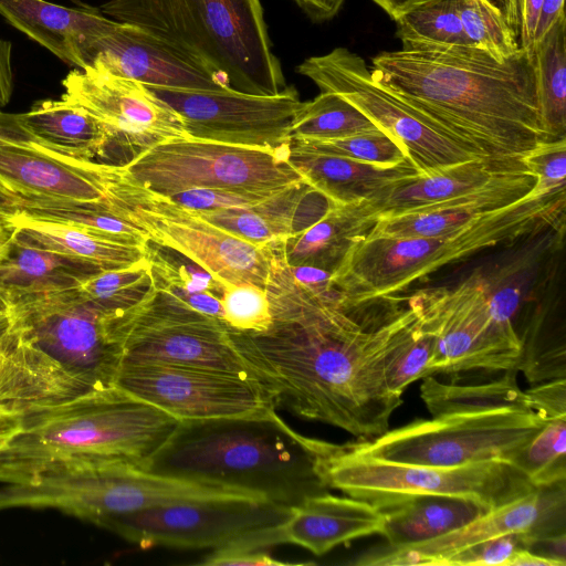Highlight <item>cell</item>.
Returning <instances> with one entry per match:
<instances>
[{
  "mask_svg": "<svg viewBox=\"0 0 566 566\" xmlns=\"http://www.w3.org/2000/svg\"><path fill=\"white\" fill-rule=\"evenodd\" d=\"M265 291L271 325L263 332L228 331L275 408L337 427L358 441L385 433L402 403L389 390L386 371L418 327V311L408 304L373 318L345 310L336 290L318 293L292 276L281 244L272 247Z\"/></svg>",
  "mask_w": 566,
  "mask_h": 566,
  "instance_id": "cell-1",
  "label": "cell"
},
{
  "mask_svg": "<svg viewBox=\"0 0 566 566\" xmlns=\"http://www.w3.org/2000/svg\"><path fill=\"white\" fill-rule=\"evenodd\" d=\"M374 77L479 158H520L544 132L534 54L522 48L499 61L473 46L382 51Z\"/></svg>",
  "mask_w": 566,
  "mask_h": 566,
  "instance_id": "cell-2",
  "label": "cell"
},
{
  "mask_svg": "<svg viewBox=\"0 0 566 566\" xmlns=\"http://www.w3.org/2000/svg\"><path fill=\"white\" fill-rule=\"evenodd\" d=\"M144 469L249 492L285 506L329 490L316 470L312 438L291 429L275 410L179 420Z\"/></svg>",
  "mask_w": 566,
  "mask_h": 566,
  "instance_id": "cell-3",
  "label": "cell"
},
{
  "mask_svg": "<svg viewBox=\"0 0 566 566\" xmlns=\"http://www.w3.org/2000/svg\"><path fill=\"white\" fill-rule=\"evenodd\" d=\"M565 188L525 198L494 210L465 228L440 237H376L355 243L332 273L345 310L390 298L440 268L501 243L548 228L563 230Z\"/></svg>",
  "mask_w": 566,
  "mask_h": 566,
  "instance_id": "cell-4",
  "label": "cell"
},
{
  "mask_svg": "<svg viewBox=\"0 0 566 566\" xmlns=\"http://www.w3.org/2000/svg\"><path fill=\"white\" fill-rule=\"evenodd\" d=\"M99 10L139 28L237 91L273 95L286 86L260 0H108Z\"/></svg>",
  "mask_w": 566,
  "mask_h": 566,
  "instance_id": "cell-5",
  "label": "cell"
},
{
  "mask_svg": "<svg viewBox=\"0 0 566 566\" xmlns=\"http://www.w3.org/2000/svg\"><path fill=\"white\" fill-rule=\"evenodd\" d=\"M178 421L115 385L94 389L21 417L0 447V484L53 461L111 459L144 469Z\"/></svg>",
  "mask_w": 566,
  "mask_h": 566,
  "instance_id": "cell-6",
  "label": "cell"
},
{
  "mask_svg": "<svg viewBox=\"0 0 566 566\" xmlns=\"http://www.w3.org/2000/svg\"><path fill=\"white\" fill-rule=\"evenodd\" d=\"M312 448L316 470L328 489L380 510L419 495L460 497L493 510L537 489L506 461L434 467L385 461L313 438Z\"/></svg>",
  "mask_w": 566,
  "mask_h": 566,
  "instance_id": "cell-7",
  "label": "cell"
},
{
  "mask_svg": "<svg viewBox=\"0 0 566 566\" xmlns=\"http://www.w3.org/2000/svg\"><path fill=\"white\" fill-rule=\"evenodd\" d=\"M31 496L40 510H55L101 527L113 517L169 503L268 501L249 492L160 475L111 459L49 463L36 475Z\"/></svg>",
  "mask_w": 566,
  "mask_h": 566,
  "instance_id": "cell-8",
  "label": "cell"
},
{
  "mask_svg": "<svg viewBox=\"0 0 566 566\" xmlns=\"http://www.w3.org/2000/svg\"><path fill=\"white\" fill-rule=\"evenodd\" d=\"M107 208L139 228L149 242L170 248L208 271L223 285L265 289L272 245H256L202 219L128 178L119 165L107 189Z\"/></svg>",
  "mask_w": 566,
  "mask_h": 566,
  "instance_id": "cell-9",
  "label": "cell"
},
{
  "mask_svg": "<svg viewBox=\"0 0 566 566\" xmlns=\"http://www.w3.org/2000/svg\"><path fill=\"white\" fill-rule=\"evenodd\" d=\"M290 147L264 149L190 136L158 143L122 165L138 185L169 196L188 189L277 193L305 181Z\"/></svg>",
  "mask_w": 566,
  "mask_h": 566,
  "instance_id": "cell-10",
  "label": "cell"
},
{
  "mask_svg": "<svg viewBox=\"0 0 566 566\" xmlns=\"http://www.w3.org/2000/svg\"><path fill=\"white\" fill-rule=\"evenodd\" d=\"M544 422L530 409L506 407L415 420L346 446L355 453L397 463L454 467L509 462Z\"/></svg>",
  "mask_w": 566,
  "mask_h": 566,
  "instance_id": "cell-11",
  "label": "cell"
},
{
  "mask_svg": "<svg viewBox=\"0 0 566 566\" xmlns=\"http://www.w3.org/2000/svg\"><path fill=\"white\" fill-rule=\"evenodd\" d=\"M105 325L123 360L212 369L259 382L221 319L154 284L135 305L107 315Z\"/></svg>",
  "mask_w": 566,
  "mask_h": 566,
  "instance_id": "cell-12",
  "label": "cell"
},
{
  "mask_svg": "<svg viewBox=\"0 0 566 566\" xmlns=\"http://www.w3.org/2000/svg\"><path fill=\"white\" fill-rule=\"evenodd\" d=\"M436 337L430 375L516 369L521 342L514 324L491 305V286L478 273L454 287L416 292L408 298Z\"/></svg>",
  "mask_w": 566,
  "mask_h": 566,
  "instance_id": "cell-13",
  "label": "cell"
},
{
  "mask_svg": "<svg viewBox=\"0 0 566 566\" xmlns=\"http://www.w3.org/2000/svg\"><path fill=\"white\" fill-rule=\"evenodd\" d=\"M290 514L291 506L270 501H186L119 515L103 528L142 548L217 549L243 543L270 549L280 545L276 527Z\"/></svg>",
  "mask_w": 566,
  "mask_h": 566,
  "instance_id": "cell-14",
  "label": "cell"
},
{
  "mask_svg": "<svg viewBox=\"0 0 566 566\" xmlns=\"http://www.w3.org/2000/svg\"><path fill=\"white\" fill-rule=\"evenodd\" d=\"M296 72L314 82L321 92L337 94L354 105L379 129L397 139L422 175L481 159L382 86L365 60L347 48L310 56L296 66Z\"/></svg>",
  "mask_w": 566,
  "mask_h": 566,
  "instance_id": "cell-15",
  "label": "cell"
},
{
  "mask_svg": "<svg viewBox=\"0 0 566 566\" xmlns=\"http://www.w3.org/2000/svg\"><path fill=\"white\" fill-rule=\"evenodd\" d=\"M10 327L98 387L115 385L123 354L107 335L106 315L77 290L17 296Z\"/></svg>",
  "mask_w": 566,
  "mask_h": 566,
  "instance_id": "cell-16",
  "label": "cell"
},
{
  "mask_svg": "<svg viewBox=\"0 0 566 566\" xmlns=\"http://www.w3.org/2000/svg\"><path fill=\"white\" fill-rule=\"evenodd\" d=\"M147 87L182 117L188 136L264 149L290 147L304 103L293 85L273 95Z\"/></svg>",
  "mask_w": 566,
  "mask_h": 566,
  "instance_id": "cell-17",
  "label": "cell"
},
{
  "mask_svg": "<svg viewBox=\"0 0 566 566\" xmlns=\"http://www.w3.org/2000/svg\"><path fill=\"white\" fill-rule=\"evenodd\" d=\"M115 386L177 420L245 417L275 410L259 382L212 369L123 360Z\"/></svg>",
  "mask_w": 566,
  "mask_h": 566,
  "instance_id": "cell-18",
  "label": "cell"
},
{
  "mask_svg": "<svg viewBox=\"0 0 566 566\" xmlns=\"http://www.w3.org/2000/svg\"><path fill=\"white\" fill-rule=\"evenodd\" d=\"M116 165L81 159L23 132L0 111V189L21 202L103 205Z\"/></svg>",
  "mask_w": 566,
  "mask_h": 566,
  "instance_id": "cell-19",
  "label": "cell"
},
{
  "mask_svg": "<svg viewBox=\"0 0 566 566\" xmlns=\"http://www.w3.org/2000/svg\"><path fill=\"white\" fill-rule=\"evenodd\" d=\"M62 85L61 98L95 117L111 144L128 149L133 157L158 143L188 136L182 117L140 82L75 67Z\"/></svg>",
  "mask_w": 566,
  "mask_h": 566,
  "instance_id": "cell-20",
  "label": "cell"
},
{
  "mask_svg": "<svg viewBox=\"0 0 566 566\" xmlns=\"http://www.w3.org/2000/svg\"><path fill=\"white\" fill-rule=\"evenodd\" d=\"M563 532H566V482L539 486L438 537L400 546L386 545L369 551L355 564L444 566L447 559L454 554L501 535L523 533L532 541Z\"/></svg>",
  "mask_w": 566,
  "mask_h": 566,
  "instance_id": "cell-21",
  "label": "cell"
},
{
  "mask_svg": "<svg viewBox=\"0 0 566 566\" xmlns=\"http://www.w3.org/2000/svg\"><path fill=\"white\" fill-rule=\"evenodd\" d=\"M85 67L106 71L146 86L221 91L228 82L137 27L118 22L87 46Z\"/></svg>",
  "mask_w": 566,
  "mask_h": 566,
  "instance_id": "cell-22",
  "label": "cell"
},
{
  "mask_svg": "<svg viewBox=\"0 0 566 566\" xmlns=\"http://www.w3.org/2000/svg\"><path fill=\"white\" fill-rule=\"evenodd\" d=\"M98 387L34 346L10 326L0 357V405L19 413L54 407Z\"/></svg>",
  "mask_w": 566,
  "mask_h": 566,
  "instance_id": "cell-23",
  "label": "cell"
},
{
  "mask_svg": "<svg viewBox=\"0 0 566 566\" xmlns=\"http://www.w3.org/2000/svg\"><path fill=\"white\" fill-rule=\"evenodd\" d=\"M336 205L303 181L250 207L196 210L206 221L256 245L281 244Z\"/></svg>",
  "mask_w": 566,
  "mask_h": 566,
  "instance_id": "cell-24",
  "label": "cell"
},
{
  "mask_svg": "<svg viewBox=\"0 0 566 566\" xmlns=\"http://www.w3.org/2000/svg\"><path fill=\"white\" fill-rule=\"evenodd\" d=\"M526 170L520 158L472 159L397 182L369 201L379 218L437 207Z\"/></svg>",
  "mask_w": 566,
  "mask_h": 566,
  "instance_id": "cell-25",
  "label": "cell"
},
{
  "mask_svg": "<svg viewBox=\"0 0 566 566\" xmlns=\"http://www.w3.org/2000/svg\"><path fill=\"white\" fill-rule=\"evenodd\" d=\"M384 513L377 506L326 492L291 506L277 532L281 544H294L321 556L338 545L381 534Z\"/></svg>",
  "mask_w": 566,
  "mask_h": 566,
  "instance_id": "cell-26",
  "label": "cell"
},
{
  "mask_svg": "<svg viewBox=\"0 0 566 566\" xmlns=\"http://www.w3.org/2000/svg\"><path fill=\"white\" fill-rule=\"evenodd\" d=\"M0 14L64 63L83 69L88 44L117 21L99 9L70 8L46 0H0Z\"/></svg>",
  "mask_w": 566,
  "mask_h": 566,
  "instance_id": "cell-27",
  "label": "cell"
},
{
  "mask_svg": "<svg viewBox=\"0 0 566 566\" xmlns=\"http://www.w3.org/2000/svg\"><path fill=\"white\" fill-rule=\"evenodd\" d=\"M537 179L527 170L512 178L418 212L379 218L366 238L440 237L457 232L490 212L528 196Z\"/></svg>",
  "mask_w": 566,
  "mask_h": 566,
  "instance_id": "cell-28",
  "label": "cell"
},
{
  "mask_svg": "<svg viewBox=\"0 0 566 566\" xmlns=\"http://www.w3.org/2000/svg\"><path fill=\"white\" fill-rule=\"evenodd\" d=\"M289 160L306 182L336 206L370 201L388 187L422 175L410 160L382 167L338 156L291 149Z\"/></svg>",
  "mask_w": 566,
  "mask_h": 566,
  "instance_id": "cell-29",
  "label": "cell"
},
{
  "mask_svg": "<svg viewBox=\"0 0 566 566\" xmlns=\"http://www.w3.org/2000/svg\"><path fill=\"white\" fill-rule=\"evenodd\" d=\"M24 241L82 262L97 272L120 270L148 260V245H130L90 234L61 222L19 210L6 219Z\"/></svg>",
  "mask_w": 566,
  "mask_h": 566,
  "instance_id": "cell-30",
  "label": "cell"
},
{
  "mask_svg": "<svg viewBox=\"0 0 566 566\" xmlns=\"http://www.w3.org/2000/svg\"><path fill=\"white\" fill-rule=\"evenodd\" d=\"M377 220L369 201L335 206L317 222L281 243L283 258L289 265H310L333 273Z\"/></svg>",
  "mask_w": 566,
  "mask_h": 566,
  "instance_id": "cell-31",
  "label": "cell"
},
{
  "mask_svg": "<svg viewBox=\"0 0 566 566\" xmlns=\"http://www.w3.org/2000/svg\"><path fill=\"white\" fill-rule=\"evenodd\" d=\"M97 273L82 262L38 248L14 232L0 251V295L8 304L21 295L77 287Z\"/></svg>",
  "mask_w": 566,
  "mask_h": 566,
  "instance_id": "cell-32",
  "label": "cell"
},
{
  "mask_svg": "<svg viewBox=\"0 0 566 566\" xmlns=\"http://www.w3.org/2000/svg\"><path fill=\"white\" fill-rule=\"evenodd\" d=\"M14 116L23 132L76 158L93 160L111 145L107 132L95 117L62 98L38 101L28 112Z\"/></svg>",
  "mask_w": 566,
  "mask_h": 566,
  "instance_id": "cell-33",
  "label": "cell"
},
{
  "mask_svg": "<svg viewBox=\"0 0 566 566\" xmlns=\"http://www.w3.org/2000/svg\"><path fill=\"white\" fill-rule=\"evenodd\" d=\"M381 511V535L387 545L400 546L452 532L491 510L460 497L419 495L394 503Z\"/></svg>",
  "mask_w": 566,
  "mask_h": 566,
  "instance_id": "cell-34",
  "label": "cell"
},
{
  "mask_svg": "<svg viewBox=\"0 0 566 566\" xmlns=\"http://www.w3.org/2000/svg\"><path fill=\"white\" fill-rule=\"evenodd\" d=\"M153 284L192 308L222 321L224 285L178 251L148 242ZM223 322V321H222Z\"/></svg>",
  "mask_w": 566,
  "mask_h": 566,
  "instance_id": "cell-35",
  "label": "cell"
},
{
  "mask_svg": "<svg viewBox=\"0 0 566 566\" xmlns=\"http://www.w3.org/2000/svg\"><path fill=\"white\" fill-rule=\"evenodd\" d=\"M516 375V369H510L495 380L471 385L447 384L429 375L422 378L420 396L432 417L506 407L528 409Z\"/></svg>",
  "mask_w": 566,
  "mask_h": 566,
  "instance_id": "cell-36",
  "label": "cell"
},
{
  "mask_svg": "<svg viewBox=\"0 0 566 566\" xmlns=\"http://www.w3.org/2000/svg\"><path fill=\"white\" fill-rule=\"evenodd\" d=\"M534 66L541 124L549 140L566 132V18L565 13L535 44Z\"/></svg>",
  "mask_w": 566,
  "mask_h": 566,
  "instance_id": "cell-37",
  "label": "cell"
},
{
  "mask_svg": "<svg viewBox=\"0 0 566 566\" xmlns=\"http://www.w3.org/2000/svg\"><path fill=\"white\" fill-rule=\"evenodd\" d=\"M396 22L405 50L472 46L463 31L458 0H430Z\"/></svg>",
  "mask_w": 566,
  "mask_h": 566,
  "instance_id": "cell-38",
  "label": "cell"
},
{
  "mask_svg": "<svg viewBox=\"0 0 566 566\" xmlns=\"http://www.w3.org/2000/svg\"><path fill=\"white\" fill-rule=\"evenodd\" d=\"M379 129L354 105L331 92L304 102L291 130V140H328Z\"/></svg>",
  "mask_w": 566,
  "mask_h": 566,
  "instance_id": "cell-39",
  "label": "cell"
},
{
  "mask_svg": "<svg viewBox=\"0 0 566 566\" xmlns=\"http://www.w3.org/2000/svg\"><path fill=\"white\" fill-rule=\"evenodd\" d=\"M30 216L78 228L90 234L130 245H148L146 234L103 205L25 202Z\"/></svg>",
  "mask_w": 566,
  "mask_h": 566,
  "instance_id": "cell-40",
  "label": "cell"
},
{
  "mask_svg": "<svg viewBox=\"0 0 566 566\" xmlns=\"http://www.w3.org/2000/svg\"><path fill=\"white\" fill-rule=\"evenodd\" d=\"M509 463L536 488L566 482V416L546 419Z\"/></svg>",
  "mask_w": 566,
  "mask_h": 566,
  "instance_id": "cell-41",
  "label": "cell"
},
{
  "mask_svg": "<svg viewBox=\"0 0 566 566\" xmlns=\"http://www.w3.org/2000/svg\"><path fill=\"white\" fill-rule=\"evenodd\" d=\"M290 149L338 156L382 167L410 160L405 147L381 129L328 140L295 139L290 142Z\"/></svg>",
  "mask_w": 566,
  "mask_h": 566,
  "instance_id": "cell-42",
  "label": "cell"
},
{
  "mask_svg": "<svg viewBox=\"0 0 566 566\" xmlns=\"http://www.w3.org/2000/svg\"><path fill=\"white\" fill-rule=\"evenodd\" d=\"M153 284L149 259L130 268L97 273L76 290L107 315L139 302Z\"/></svg>",
  "mask_w": 566,
  "mask_h": 566,
  "instance_id": "cell-43",
  "label": "cell"
},
{
  "mask_svg": "<svg viewBox=\"0 0 566 566\" xmlns=\"http://www.w3.org/2000/svg\"><path fill=\"white\" fill-rule=\"evenodd\" d=\"M458 10L464 34L473 48L499 61L518 50L516 35L504 12L492 0H458Z\"/></svg>",
  "mask_w": 566,
  "mask_h": 566,
  "instance_id": "cell-44",
  "label": "cell"
},
{
  "mask_svg": "<svg viewBox=\"0 0 566 566\" xmlns=\"http://www.w3.org/2000/svg\"><path fill=\"white\" fill-rule=\"evenodd\" d=\"M223 323L239 332H263L272 323L268 293L254 284H227L220 298Z\"/></svg>",
  "mask_w": 566,
  "mask_h": 566,
  "instance_id": "cell-45",
  "label": "cell"
},
{
  "mask_svg": "<svg viewBox=\"0 0 566 566\" xmlns=\"http://www.w3.org/2000/svg\"><path fill=\"white\" fill-rule=\"evenodd\" d=\"M434 346V334L423 326L420 318L412 336L395 353L387 368L386 381L392 394L401 396L410 384L430 375Z\"/></svg>",
  "mask_w": 566,
  "mask_h": 566,
  "instance_id": "cell-46",
  "label": "cell"
},
{
  "mask_svg": "<svg viewBox=\"0 0 566 566\" xmlns=\"http://www.w3.org/2000/svg\"><path fill=\"white\" fill-rule=\"evenodd\" d=\"M525 169L536 177V190L548 193L565 188L566 138L545 140L520 157Z\"/></svg>",
  "mask_w": 566,
  "mask_h": 566,
  "instance_id": "cell-47",
  "label": "cell"
},
{
  "mask_svg": "<svg viewBox=\"0 0 566 566\" xmlns=\"http://www.w3.org/2000/svg\"><path fill=\"white\" fill-rule=\"evenodd\" d=\"M530 539L531 537L523 533L501 535L454 554L447 559L444 566H506L516 551L526 548Z\"/></svg>",
  "mask_w": 566,
  "mask_h": 566,
  "instance_id": "cell-48",
  "label": "cell"
},
{
  "mask_svg": "<svg viewBox=\"0 0 566 566\" xmlns=\"http://www.w3.org/2000/svg\"><path fill=\"white\" fill-rule=\"evenodd\" d=\"M275 193L239 192L223 189H188L171 193L174 202L193 210H217L256 205Z\"/></svg>",
  "mask_w": 566,
  "mask_h": 566,
  "instance_id": "cell-49",
  "label": "cell"
},
{
  "mask_svg": "<svg viewBox=\"0 0 566 566\" xmlns=\"http://www.w3.org/2000/svg\"><path fill=\"white\" fill-rule=\"evenodd\" d=\"M198 564L205 566H284L292 565L275 559L269 552V548L235 543L230 544L217 549H212L201 562Z\"/></svg>",
  "mask_w": 566,
  "mask_h": 566,
  "instance_id": "cell-50",
  "label": "cell"
},
{
  "mask_svg": "<svg viewBox=\"0 0 566 566\" xmlns=\"http://www.w3.org/2000/svg\"><path fill=\"white\" fill-rule=\"evenodd\" d=\"M524 401L544 420L566 416V378L543 381L525 390Z\"/></svg>",
  "mask_w": 566,
  "mask_h": 566,
  "instance_id": "cell-51",
  "label": "cell"
},
{
  "mask_svg": "<svg viewBox=\"0 0 566 566\" xmlns=\"http://www.w3.org/2000/svg\"><path fill=\"white\" fill-rule=\"evenodd\" d=\"M526 548L556 566L566 565V532L536 537L528 542Z\"/></svg>",
  "mask_w": 566,
  "mask_h": 566,
  "instance_id": "cell-52",
  "label": "cell"
},
{
  "mask_svg": "<svg viewBox=\"0 0 566 566\" xmlns=\"http://www.w3.org/2000/svg\"><path fill=\"white\" fill-rule=\"evenodd\" d=\"M543 0H523L518 35L523 50L534 54L535 34Z\"/></svg>",
  "mask_w": 566,
  "mask_h": 566,
  "instance_id": "cell-53",
  "label": "cell"
},
{
  "mask_svg": "<svg viewBox=\"0 0 566 566\" xmlns=\"http://www.w3.org/2000/svg\"><path fill=\"white\" fill-rule=\"evenodd\" d=\"M313 22L333 19L342 9L345 0H291Z\"/></svg>",
  "mask_w": 566,
  "mask_h": 566,
  "instance_id": "cell-54",
  "label": "cell"
},
{
  "mask_svg": "<svg viewBox=\"0 0 566 566\" xmlns=\"http://www.w3.org/2000/svg\"><path fill=\"white\" fill-rule=\"evenodd\" d=\"M11 51V42L0 38V107L10 102L13 91Z\"/></svg>",
  "mask_w": 566,
  "mask_h": 566,
  "instance_id": "cell-55",
  "label": "cell"
},
{
  "mask_svg": "<svg viewBox=\"0 0 566 566\" xmlns=\"http://www.w3.org/2000/svg\"><path fill=\"white\" fill-rule=\"evenodd\" d=\"M564 13V0H543L535 34V44L548 32L553 24Z\"/></svg>",
  "mask_w": 566,
  "mask_h": 566,
  "instance_id": "cell-56",
  "label": "cell"
},
{
  "mask_svg": "<svg viewBox=\"0 0 566 566\" xmlns=\"http://www.w3.org/2000/svg\"><path fill=\"white\" fill-rule=\"evenodd\" d=\"M375 2L381 10H384L389 18L394 21H397L402 15L408 13L409 11L416 9L417 7L428 2L430 0H371Z\"/></svg>",
  "mask_w": 566,
  "mask_h": 566,
  "instance_id": "cell-57",
  "label": "cell"
},
{
  "mask_svg": "<svg viewBox=\"0 0 566 566\" xmlns=\"http://www.w3.org/2000/svg\"><path fill=\"white\" fill-rule=\"evenodd\" d=\"M21 428V416L0 405V447Z\"/></svg>",
  "mask_w": 566,
  "mask_h": 566,
  "instance_id": "cell-58",
  "label": "cell"
},
{
  "mask_svg": "<svg viewBox=\"0 0 566 566\" xmlns=\"http://www.w3.org/2000/svg\"><path fill=\"white\" fill-rule=\"evenodd\" d=\"M506 566H556V564L523 547L514 553Z\"/></svg>",
  "mask_w": 566,
  "mask_h": 566,
  "instance_id": "cell-59",
  "label": "cell"
},
{
  "mask_svg": "<svg viewBox=\"0 0 566 566\" xmlns=\"http://www.w3.org/2000/svg\"><path fill=\"white\" fill-rule=\"evenodd\" d=\"M522 3L523 0H505L504 2L505 9L503 12L516 36L518 35L521 27Z\"/></svg>",
  "mask_w": 566,
  "mask_h": 566,
  "instance_id": "cell-60",
  "label": "cell"
},
{
  "mask_svg": "<svg viewBox=\"0 0 566 566\" xmlns=\"http://www.w3.org/2000/svg\"><path fill=\"white\" fill-rule=\"evenodd\" d=\"M21 210V202L0 189V219L6 220Z\"/></svg>",
  "mask_w": 566,
  "mask_h": 566,
  "instance_id": "cell-61",
  "label": "cell"
},
{
  "mask_svg": "<svg viewBox=\"0 0 566 566\" xmlns=\"http://www.w3.org/2000/svg\"><path fill=\"white\" fill-rule=\"evenodd\" d=\"M11 324V316L9 310L0 313V335H2Z\"/></svg>",
  "mask_w": 566,
  "mask_h": 566,
  "instance_id": "cell-62",
  "label": "cell"
},
{
  "mask_svg": "<svg viewBox=\"0 0 566 566\" xmlns=\"http://www.w3.org/2000/svg\"><path fill=\"white\" fill-rule=\"evenodd\" d=\"M9 310V304L7 300L0 295V313L7 312Z\"/></svg>",
  "mask_w": 566,
  "mask_h": 566,
  "instance_id": "cell-63",
  "label": "cell"
},
{
  "mask_svg": "<svg viewBox=\"0 0 566 566\" xmlns=\"http://www.w3.org/2000/svg\"><path fill=\"white\" fill-rule=\"evenodd\" d=\"M6 333V332H4ZM3 333V334H4ZM3 334L0 335V357H1V352H2V342H3Z\"/></svg>",
  "mask_w": 566,
  "mask_h": 566,
  "instance_id": "cell-64",
  "label": "cell"
}]
</instances>
